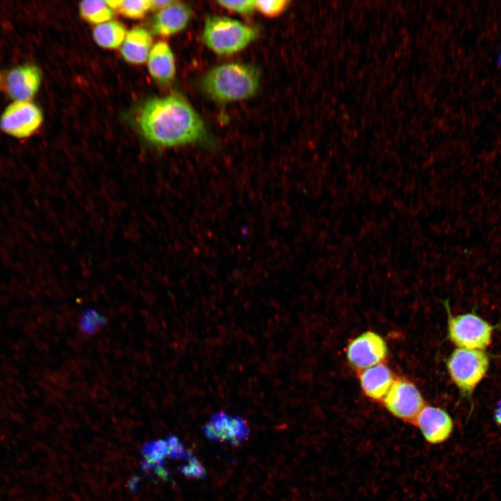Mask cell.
I'll use <instances>...</instances> for the list:
<instances>
[{"mask_svg": "<svg viewBox=\"0 0 501 501\" xmlns=\"http://www.w3.org/2000/svg\"><path fill=\"white\" fill-rule=\"evenodd\" d=\"M138 125L144 138L159 147H175L202 141L204 122L191 105L181 95L171 94L145 102Z\"/></svg>", "mask_w": 501, "mask_h": 501, "instance_id": "6da1fadb", "label": "cell"}, {"mask_svg": "<svg viewBox=\"0 0 501 501\" xmlns=\"http://www.w3.org/2000/svg\"><path fill=\"white\" fill-rule=\"evenodd\" d=\"M260 86L255 67L241 63H228L215 66L202 77L201 86L212 99L232 102L253 96Z\"/></svg>", "mask_w": 501, "mask_h": 501, "instance_id": "7a4b0ae2", "label": "cell"}, {"mask_svg": "<svg viewBox=\"0 0 501 501\" xmlns=\"http://www.w3.org/2000/svg\"><path fill=\"white\" fill-rule=\"evenodd\" d=\"M257 35L254 28L237 19L221 15L205 19L202 32V42L218 55L236 54L253 42Z\"/></svg>", "mask_w": 501, "mask_h": 501, "instance_id": "3957f363", "label": "cell"}, {"mask_svg": "<svg viewBox=\"0 0 501 501\" xmlns=\"http://www.w3.org/2000/svg\"><path fill=\"white\" fill-rule=\"evenodd\" d=\"M489 356L484 351L457 348L447 360L450 377L462 395L470 398L489 369Z\"/></svg>", "mask_w": 501, "mask_h": 501, "instance_id": "277c9868", "label": "cell"}, {"mask_svg": "<svg viewBox=\"0 0 501 501\" xmlns=\"http://www.w3.org/2000/svg\"><path fill=\"white\" fill-rule=\"evenodd\" d=\"M494 326L475 312L450 315L448 335L458 348L484 351L491 343Z\"/></svg>", "mask_w": 501, "mask_h": 501, "instance_id": "5b68a950", "label": "cell"}, {"mask_svg": "<svg viewBox=\"0 0 501 501\" xmlns=\"http://www.w3.org/2000/svg\"><path fill=\"white\" fill-rule=\"evenodd\" d=\"M43 115L41 109L31 101H14L0 118V128L17 138L29 137L41 126Z\"/></svg>", "mask_w": 501, "mask_h": 501, "instance_id": "8992f818", "label": "cell"}, {"mask_svg": "<svg viewBox=\"0 0 501 501\" xmlns=\"http://www.w3.org/2000/svg\"><path fill=\"white\" fill-rule=\"evenodd\" d=\"M388 411L405 421H415L424 407V400L416 386L405 380L394 381L383 397Z\"/></svg>", "mask_w": 501, "mask_h": 501, "instance_id": "52a82bcc", "label": "cell"}, {"mask_svg": "<svg viewBox=\"0 0 501 501\" xmlns=\"http://www.w3.org/2000/svg\"><path fill=\"white\" fill-rule=\"evenodd\" d=\"M388 347L385 340L373 331H367L353 339L347 349L350 363L358 369L380 364L387 356Z\"/></svg>", "mask_w": 501, "mask_h": 501, "instance_id": "ba28073f", "label": "cell"}, {"mask_svg": "<svg viewBox=\"0 0 501 501\" xmlns=\"http://www.w3.org/2000/svg\"><path fill=\"white\" fill-rule=\"evenodd\" d=\"M424 440L430 444H440L451 436L454 424L451 416L443 409L424 406L415 421Z\"/></svg>", "mask_w": 501, "mask_h": 501, "instance_id": "9c48e42d", "label": "cell"}, {"mask_svg": "<svg viewBox=\"0 0 501 501\" xmlns=\"http://www.w3.org/2000/svg\"><path fill=\"white\" fill-rule=\"evenodd\" d=\"M42 80L38 67L24 64L11 69L6 79L8 95L15 101H31L38 92Z\"/></svg>", "mask_w": 501, "mask_h": 501, "instance_id": "30bf717a", "label": "cell"}, {"mask_svg": "<svg viewBox=\"0 0 501 501\" xmlns=\"http://www.w3.org/2000/svg\"><path fill=\"white\" fill-rule=\"evenodd\" d=\"M191 14V8L188 4L173 1L154 15L152 21V31L162 36L177 33L188 25Z\"/></svg>", "mask_w": 501, "mask_h": 501, "instance_id": "8fae6325", "label": "cell"}, {"mask_svg": "<svg viewBox=\"0 0 501 501\" xmlns=\"http://www.w3.org/2000/svg\"><path fill=\"white\" fill-rule=\"evenodd\" d=\"M148 68L151 77L161 86L172 83L175 76V63L168 44L159 41L152 47L148 58Z\"/></svg>", "mask_w": 501, "mask_h": 501, "instance_id": "7c38bea8", "label": "cell"}, {"mask_svg": "<svg viewBox=\"0 0 501 501\" xmlns=\"http://www.w3.org/2000/svg\"><path fill=\"white\" fill-rule=\"evenodd\" d=\"M152 36L149 31L135 27L129 31L121 45L123 58L133 64H141L148 60L152 49Z\"/></svg>", "mask_w": 501, "mask_h": 501, "instance_id": "4fadbf2b", "label": "cell"}, {"mask_svg": "<svg viewBox=\"0 0 501 501\" xmlns=\"http://www.w3.org/2000/svg\"><path fill=\"white\" fill-rule=\"evenodd\" d=\"M360 381L367 396L380 399L386 395L394 380L390 369L383 364H378L363 371Z\"/></svg>", "mask_w": 501, "mask_h": 501, "instance_id": "5bb4252c", "label": "cell"}, {"mask_svg": "<svg viewBox=\"0 0 501 501\" xmlns=\"http://www.w3.org/2000/svg\"><path fill=\"white\" fill-rule=\"evenodd\" d=\"M126 34L125 26L114 20L97 24L93 31L95 42L105 49L118 48L122 45Z\"/></svg>", "mask_w": 501, "mask_h": 501, "instance_id": "9a60e30c", "label": "cell"}, {"mask_svg": "<svg viewBox=\"0 0 501 501\" xmlns=\"http://www.w3.org/2000/svg\"><path fill=\"white\" fill-rule=\"evenodd\" d=\"M141 453L144 458L141 469L148 472L157 466L165 465L164 459L168 454L167 442L162 439L146 442L142 446Z\"/></svg>", "mask_w": 501, "mask_h": 501, "instance_id": "2e32d148", "label": "cell"}, {"mask_svg": "<svg viewBox=\"0 0 501 501\" xmlns=\"http://www.w3.org/2000/svg\"><path fill=\"white\" fill-rule=\"evenodd\" d=\"M79 13L86 21L93 24H102L110 21L113 16V10L106 1H83L79 6Z\"/></svg>", "mask_w": 501, "mask_h": 501, "instance_id": "e0dca14e", "label": "cell"}, {"mask_svg": "<svg viewBox=\"0 0 501 501\" xmlns=\"http://www.w3.org/2000/svg\"><path fill=\"white\" fill-rule=\"evenodd\" d=\"M232 417L223 411L214 413L203 427L205 436L212 440L228 441Z\"/></svg>", "mask_w": 501, "mask_h": 501, "instance_id": "ac0fdd59", "label": "cell"}, {"mask_svg": "<svg viewBox=\"0 0 501 501\" xmlns=\"http://www.w3.org/2000/svg\"><path fill=\"white\" fill-rule=\"evenodd\" d=\"M106 2L113 10H116L125 17L132 19L142 18L151 9V1L149 0H111Z\"/></svg>", "mask_w": 501, "mask_h": 501, "instance_id": "d6986e66", "label": "cell"}, {"mask_svg": "<svg viewBox=\"0 0 501 501\" xmlns=\"http://www.w3.org/2000/svg\"><path fill=\"white\" fill-rule=\"evenodd\" d=\"M106 323V319L97 310L87 308L81 312L78 327L84 334L93 335Z\"/></svg>", "mask_w": 501, "mask_h": 501, "instance_id": "ffe728a7", "label": "cell"}, {"mask_svg": "<svg viewBox=\"0 0 501 501\" xmlns=\"http://www.w3.org/2000/svg\"><path fill=\"white\" fill-rule=\"evenodd\" d=\"M287 0L255 1V10L267 17H276L287 8Z\"/></svg>", "mask_w": 501, "mask_h": 501, "instance_id": "44dd1931", "label": "cell"}, {"mask_svg": "<svg viewBox=\"0 0 501 501\" xmlns=\"http://www.w3.org/2000/svg\"><path fill=\"white\" fill-rule=\"evenodd\" d=\"M249 431L245 420L239 416H233L228 441L238 445L248 436Z\"/></svg>", "mask_w": 501, "mask_h": 501, "instance_id": "7402d4cb", "label": "cell"}, {"mask_svg": "<svg viewBox=\"0 0 501 501\" xmlns=\"http://www.w3.org/2000/svg\"><path fill=\"white\" fill-rule=\"evenodd\" d=\"M187 460V463L179 467L180 472L189 478H205L206 470L202 463L193 456H190Z\"/></svg>", "mask_w": 501, "mask_h": 501, "instance_id": "603a6c76", "label": "cell"}, {"mask_svg": "<svg viewBox=\"0 0 501 501\" xmlns=\"http://www.w3.org/2000/svg\"><path fill=\"white\" fill-rule=\"evenodd\" d=\"M168 447V456L171 459H188L193 456L191 452L187 450L180 442V439L174 435H169L166 439Z\"/></svg>", "mask_w": 501, "mask_h": 501, "instance_id": "cb8c5ba5", "label": "cell"}, {"mask_svg": "<svg viewBox=\"0 0 501 501\" xmlns=\"http://www.w3.org/2000/svg\"><path fill=\"white\" fill-rule=\"evenodd\" d=\"M218 4L228 11L239 15H250L255 10V1H218Z\"/></svg>", "mask_w": 501, "mask_h": 501, "instance_id": "d4e9b609", "label": "cell"}, {"mask_svg": "<svg viewBox=\"0 0 501 501\" xmlns=\"http://www.w3.org/2000/svg\"><path fill=\"white\" fill-rule=\"evenodd\" d=\"M152 470L155 475L164 480H167L169 477V472L165 468V465H159L152 468Z\"/></svg>", "mask_w": 501, "mask_h": 501, "instance_id": "484cf974", "label": "cell"}, {"mask_svg": "<svg viewBox=\"0 0 501 501\" xmlns=\"http://www.w3.org/2000/svg\"><path fill=\"white\" fill-rule=\"evenodd\" d=\"M173 1L170 0H154L151 1V9L153 10H159L169 6Z\"/></svg>", "mask_w": 501, "mask_h": 501, "instance_id": "4316f807", "label": "cell"}, {"mask_svg": "<svg viewBox=\"0 0 501 501\" xmlns=\"http://www.w3.org/2000/svg\"><path fill=\"white\" fill-rule=\"evenodd\" d=\"M139 477L136 475L133 476L128 482V486L132 493H135L138 488Z\"/></svg>", "mask_w": 501, "mask_h": 501, "instance_id": "83f0119b", "label": "cell"}, {"mask_svg": "<svg viewBox=\"0 0 501 501\" xmlns=\"http://www.w3.org/2000/svg\"><path fill=\"white\" fill-rule=\"evenodd\" d=\"M498 64L499 65H501V53H500V56H499V58H498Z\"/></svg>", "mask_w": 501, "mask_h": 501, "instance_id": "f1b7e54d", "label": "cell"}, {"mask_svg": "<svg viewBox=\"0 0 501 501\" xmlns=\"http://www.w3.org/2000/svg\"><path fill=\"white\" fill-rule=\"evenodd\" d=\"M0 80H1V76H0Z\"/></svg>", "mask_w": 501, "mask_h": 501, "instance_id": "f546056e", "label": "cell"}]
</instances>
